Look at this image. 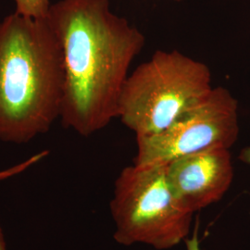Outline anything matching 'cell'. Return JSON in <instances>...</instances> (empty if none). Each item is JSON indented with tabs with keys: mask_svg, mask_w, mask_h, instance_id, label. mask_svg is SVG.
I'll list each match as a JSON object with an SVG mask.
<instances>
[{
	"mask_svg": "<svg viewBox=\"0 0 250 250\" xmlns=\"http://www.w3.org/2000/svg\"><path fill=\"white\" fill-rule=\"evenodd\" d=\"M187 250H201L199 247V241L197 237V232L196 231L194 235L187 240Z\"/></svg>",
	"mask_w": 250,
	"mask_h": 250,
	"instance_id": "obj_9",
	"label": "cell"
},
{
	"mask_svg": "<svg viewBox=\"0 0 250 250\" xmlns=\"http://www.w3.org/2000/svg\"><path fill=\"white\" fill-rule=\"evenodd\" d=\"M110 211L117 243L146 244L158 250L184 241L193 217L174 197L166 165L134 164L125 168L115 182Z\"/></svg>",
	"mask_w": 250,
	"mask_h": 250,
	"instance_id": "obj_4",
	"label": "cell"
},
{
	"mask_svg": "<svg viewBox=\"0 0 250 250\" xmlns=\"http://www.w3.org/2000/svg\"><path fill=\"white\" fill-rule=\"evenodd\" d=\"M0 250H7L6 240H5L4 233H3V231H2L1 226H0Z\"/></svg>",
	"mask_w": 250,
	"mask_h": 250,
	"instance_id": "obj_11",
	"label": "cell"
},
{
	"mask_svg": "<svg viewBox=\"0 0 250 250\" xmlns=\"http://www.w3.org/2000/svg\"><path fill=\"white\" fill-rule=\"evenodd\" d=\"M212 88L205 63L177 50H160L129 74L117 118L136 137L159 134Z\"/></svg>",
	"mask_w": 250,
	"mask_h": 250,
	"instance_id": "obj_3",
	"label": "cell"
},
{
	"mask_svg": "<svg viewBox=\"0 0 250 250\" xmlns=\"http://www.w3.org/2000/svg\"><path fill=\"white\" fill-rule=\"evenodd\" d=\"M166 171L176 200L193 214L222 199L233 179L232 156L225 148L179 158L166 165Z\"/></svg>",
	"mask_w": 250,
	"mask_h": 250,
	"instance_id": "obj_6",
	"label": "cell"
},
{
	"mask_svg": "<svg viewBox=\"0 0 250 250\" xmlns=\"http://www.w3.org/2000/svg\"><path fill=\"white\" fill-rule=\"evenodd\" d=\"M178 1H179V0H178Z\"/></svg>",
	"mask_w": 250,
	"mask_h": 250,
	"instance_id": "obj_12",
	"label": "cell"
},
{
	"mask_svg": "<svg viewBox=\"0 0 250 250\" xmlns=\"http://www.w3.org/2000/svg\"><path fill=\"white\" fill-rule=\"evenodd\" d=\"M47 154H48V151H42L40 152V153H37L36 155H34L33 157H31L30 159H28L25 161H22V162L19 163L17 165L13 166V167H10V168L6 169V170H0V181L10 178V177H12L14 175H17V174L21 173L22 171L26 170L28 168H30L31 166H33L34 164H36L38 161H40L42 159H44Z\"/></svg>",
	"mask_w": 250,
	"mask_h": 250,
	"instance_id": "obj_8",
	"label": "cell"
},
{
	"mask_svg": "<svg viewBox=\"0 0 250 250\" xmlns=\"http://www.w3.org/2000/svg\"><path fill=\"white\" fill-rule=\"evenodd\" d=\"M239 160L242 162L250 165V146L242 149L239 155Z\"/></svg>",
	"mask_w": 250,
	"mask_h": 250,
	"instance_id": "obj_10",
	"label": "cell"
},
{
	"mask_svg": "<svg viewBox=\"0 0 250 250\" xmlns=\"http://www.w3.org/2000/svg\"><path fill=\"white\" fill-rule=\"evenodd\" d=\"M15 12L27 17L45 19L51 7L50 0H14Z\"/></svg>",
	"mask_w": 250,
	"mask_h": 250,
	"instance_id": "obj_7",
	"label": "cell"
},
{
	"mask_svg": "<svg viewBox=\"0 0 250 250\" xmlns=\"http://www.w3.org/2000/svg\"><path fill=\"white\" fill-rule=\"evenodd\" d=\"M62 46L47 19L14 12L0 21V140L30 142L62 115Z\"/></svg>",
	"mask_w": 250,
	"mask_h": 250,
	"instance_id": "obj_2",
	"label": "cell"
},
{
	"mask_svg": "<svg viewBox=\"0 0 250 250\" xmlns=\"http://www.w3.org/2000/svg\"><path fill=\"white\" fill-rule=\"evenodd\" d=\"M47 21L62 46L64 95L62 122L83 136L118 116L129 69L145 36L109 9L108 0H61Z\"/></svg>",
	"mask_w": 250,
	"mask_h": 250,
	"instance_id": "obj_1",
	"label": "cell"
},
{
	"mask_svg": "<svg viewBox=\"0 0 250 250\" xmlns=\"http://www.w3.org/2000/svg\"><path fill=\"white\" fill-rule=\"evenodd\" d=\"M239 134L238 102L224 87L212 88L159 134L136 137L135 165H167L199 152L230 149Z\"/></svg>",
	"mask_w": 250,
	"mask_h": 250,
	"instance_id": "obj_5",
	"label": "cell"
}]
</instances>
